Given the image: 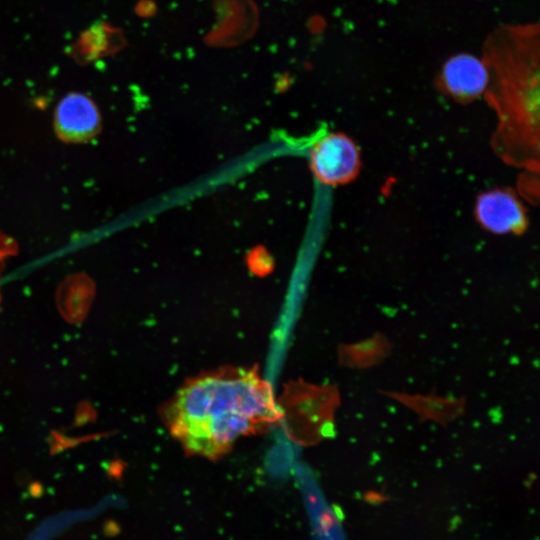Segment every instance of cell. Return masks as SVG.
<instances>
[{
  "label": "cell",
  "instance_id": "obj_3",
  "mask_svg": "<svg viewBox=\"0 0 540 540\" xmlns=\"http://www.w3.org/2000/svg\"><path fill=\"white\" fill-rule=\"evenodd\" d=\"M311 170L316 179L328 186L353 181L361 167L360 152L347 135L332 132L321 137L309 154Z\"/></svg>",
  "mask_w": 540,
  "mask_h": 540
},
{
  "label": "cell",
  "instance_id": "obj_8",
  "mask_svg": "<svg viewBox=\"0 0 540 540\" xmlns=\"http://www.w3.org/2000/svg\"><path fill=\"white\" fill-rule=\"evenodd\" d=\"M388 340L381 334L343 347L342 360L350 367L359 369L379 363L389 352Z\"/></svg>",
  "mask_w": 540,
  "mask_h": 540
},
{
  "label": "cell",
  "instance_id": "obj_6",
  "mask_svg": "<svg viewBox=\"0 0 540 540\" xmlns=\"http://www.w3.org/2000/svg\"><path fill=\"white\" fill-rule=\"evenodd\" d=\"M475 217L485 230L495 234H519L528 224L523 204L508 189H493L479 195Z\"/></svg>",
  "mask_w": 540,
  "mask_h": 540
},
{
  "label": "cell",
  "instance_id": "obj_5",
  "mask_svg": "<svg viewBox=\"0 0 540 540\" xmlns=\"http://www.w3.org/2000/svg\"><path fill=\"white\" fill-rule=\"evenodd\" d=\"M489 84L482 57L459 53L448 58L438 77L439 88L455 101L469 103L484 95Z\"/></svg>",
  "mask_w": 540,
  "mask_h": 540
},
{
  "label": "cell",
  "instance_id": "obj_2",
  "mask_svg": "<svg viewBox=\"0 0 540 540\" xmlns=\"http://www.w3.org/2000/svg\"><path fill=\"white\" fill-rule=\"evenodd\" d=\"M540 31L537 23L508 24L486 38L489 72L484 95L498 126L493 147L507 163L538 173Z\"/></svg>",
  "mask_w": 540,
  "mask_h": 540
},
{
  "label": "cell",
  "instance_id": "obj_10",
  "mask_svg": "<svg viewBox=\"0 0 540 540\" xmlns=\"http://www.w3.org/2000/svg\"><path fill=\"white\" fill-rule=\"evenodd\" d=\"M16 252V242L0 230V274L6 260L15 255Z\"/></svg>",
  "mask_w": 540,
  "mask_h": 540
},
{
  "label": "cell",
  "instance_id": "obj_1",
  "mask_svg": "<svg viewBox=\"0 0 540 540\" xmlns=\"http://www.w3.org/2000/svg\"><path fill=\"white\" fill-rule=\"evenodd\" d=\"M163 416L188 454L216 460L239 438L267 430L281 412L257 369L227 367L190 378L165 404Z\"/></svg>",
  "mask_w": 540,
  "mask_h": 540
},
{
  "label": "cell",
  "instance_id": "obj_9",
  "mask_svg": "<svg viewBox=\"0 0 540 540\" xmlns=\"http://www.w3.org/2000/svg\"><path fill=\"white\" fill-rule=\"evenodd\" d=\"M248 256V264L256 272L268 271L273 266L272 257L265 248H255Z\"/></svg>",
  "mask_w": 540,
  "mask_h": 540
},
{
  "label": "cell",
  "instance_id": "obj_4",
  "mask_svg": "<svg viewBox=\"0 0 540 540\" xmlns=\"http://www.w3.org/2000/svg\"><path fill=\"white\" fill-rule=\"evenodd\" d=\"M53 128L57 137L65 143L89 142L101 130L99 109L89 96L69 93L61 98L54 110Z\"/></svg>",
  "mask_w": 540,
  "mask_h": 540
},
{
  "label": "cell",
  "instance_id": "obj_7",
  "mask_svg": "<svg viewBox=\"0 0 540 540\" xmlns=\"http://www.w3.org/2000/svg\"><path fill=\"white\" fill-rule=\"evenodd\" d=\"M390 396L418 414L422 421L433 420L446 425L464 412L465 401L456 398H444L430 395H409L399 392H387Z\"/></svg>",
  "mask_w": 540,
  "mask_h": 540
}]
</instances>
